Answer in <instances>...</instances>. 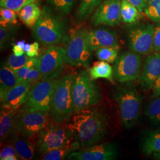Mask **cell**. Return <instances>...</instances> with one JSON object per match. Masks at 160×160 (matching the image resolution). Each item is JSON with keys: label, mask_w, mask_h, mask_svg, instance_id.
<instances>
[{"label": "cell", "mask_w": 160, "mask_h": 160, "mask_svg": "<svg viewBox=\"0 0 160 160\" xmlns=\"http://www.w3.org/2000/svg\"><path fill=\"white\" fill-rule=\"evenodd\" d=\"M67 126L72 133L75 141L82 148L105 137L108 120L101 111L92 107L74 113L68 120Z\"/></svg>", "instance_id": "obj_1"}, {"label": "cell", "mask_w": 160, "mask_h": 160, "mask_svg": "<svg viewBox=\"0 0 160 160\" xmlns=\"http://www.w3.org/2000/svg\"><path fill=\"white\" fill-rule=\"evenodd\" d=\"M75 75H63L56 79L49 115L51 120L62 124L74 113L72 87Z\"/></svg>", "instance_id": "obj_2"}, {"label": "cell", "mask_w": 160, "mask_h": 160, "mask_svg": "<svg viewBox=\"0 0 160 160\" xmlns=\"http://www.w3.org/2000/svg\"><path fill=\"white\" fill-rule=\"evenodd\" d=\"M114 97L119 105L123 125L131 128L136 125L141 112L142 97L140 92L133 83L126 82L116 87Z\"/></svg>", "instance_id": "obj_3"}, {"label": "cell", "mask_w": 160, "mask_h": 160, "mask_svg": "<svg viewBox=\"0 0 160 160\" xmlns=\"http://www.w3.org/2000/svg\"><path fill=\"white\" fill-rule=\"evenodd\" d=\"M32 32L34 38L43 45L51 46L63 39L67 32V25L65 21L55 15L48 7H45Z\"/></svg>", "instance_id": "obj_4"}, {"label": "cell", "mask_w": 160, "mask_h": 160, "mask_svg": "<svg viewBox=\"0 0 160 160\" xmlns=\"http://www.w3.org/2000/svg\"><path fill=\"white\" fill-rule=\"evenodd\" d=\"M74 113L92 108L101 98L98 88L91 80L89 72L82 70L75 75L72 87Z\"/></svg>", "instance_id": "obj_5"}, {"label": "cell", "mask_w": 160, "mask_h": 160, "mask_svg": "<svg viewBox=\"0 0 160 160\" xmlns=\"http://www.w3.org/2000/svg\"><path fill=\"white\" fill-rule=\"evenodd\" d=\"M73 140L74 138L72 133L67 126L50 122L36 137V146L38 152L43 155L61 148Z\"/></svg>", "instance_id": "obj_6"}, {"label": "cell", "mask_w": 160, "mask_h": 160, "mask_svg": "<svg viewBox=\"0 0 160 160\" xmlns=\"http://www.w3.org/2000/svg\"><path fill=\"white\" fill-rule=\"evenodd\" d=\"M87 32L86 29H80L70 34L66 48L67 63L76 67L89 66L92 51L88 44Z\"/></svg>", "instance_id": "obj_7"}, {"label": "cell", "mask_w": 160, "mask_h": 160, "mask_svg": "<svg viewBox=\"0 0 160 160\" xmlns=\"http://www.w3.org/2000/svg\"><path fill=\"white\" fill-rule=\"evenodd\" d=\"M56 79L37 81L31 87L20 111L49 112Z\"/></svg>", "instance_id": "obj_8"}, {"label": "cell", "mask_w": 160, "mask_h": 160, "mask_svg": "<svg viewBox=\"0 0 160 160\" xmlns=\"http://www.w3.org/2000/svg\"><path fill=\"white\" fill-rule=\"evenodd\" d=\"M16 116L15 133L28 139L35 137L49 123V112L20 111Z\"/></svg>", "instance_id": "obj_9"}, {"label": "cell", "mask_w": 160, "mask_h": 160, "mask_svg": "<svg viewBox=\"0 0 160 160\" xmlns=\"http://www.w3.org/2000/svg\"><path fill=\"white\" fill-rule=\"evenodd\" d=\"M67 63L66 49L51 45L40 57L42 80H55L63 71Z\"/></svg>", "instance_id": "obj_10"}, {"label": "cell", "mask_w": 160, "mask_h": 160, "mask_svg": "<svg viewBox=\"0 0 160 160\" xmlns=\"http://www.w3.org/2000/svg\"><path fill=\"white\" fill-rule=\"evenodd\" d=\"M141 55L133 51L123 52L113 66L115 80L120 83L132 82L139 78L142 69Z\"/></svg>", "instance_id": "obj_11"}, {"label": "cell", "mask_w": 160, "mask_h": 160, "mask_svg": "<svg viewBox=\"0 0 160 160\" xmlns=\"http://www.w3.org/2000/svg\"><path fill=\"white\" fill-rule=\"evenodd\" d=\"M154 27L149 23L132 26L128 31V44L132 51L141 55H149L154 51Z\"/></svg>", "instance_id": "obj_12"}, {"label": "cell", "mask_w": 160, "mask_h": 160, "mask_svg": "<svg viewBox=\"0 0 160 160\" xmlns=\"http://www.w3.org/2000/svg\"><path fill=\"white\" fill-rule=\"evenodd\" d=\"M78 151L71 152L67 157L68 160H112L116 158L118 148L112 143L92 144Z\"/></svg>", "instance_id": "obj_13"}, {"label": "cell", "mask_w": 160, "mask_h": 160, "mask_svg": "<svg viewBox=\"0 0 160 160\" xmlns=\"http://www.w3.org/2000/svg\"><path fill=\"white\" fill-rule=\"evenodd\" d=\"M122 0H103L91 17L94 26L108 25L115 26L120 23Z\"/></svg>", "instance_id": "obj_14"}, {"label": "cell", "mask_w": 160, "mask_h": 160, "mask_svg": "<svg viewBox=\"0 0 160 160\" xmlns=\"http://www.w3.org/2000/svg\"><path fill=\"white\" fill-rule=\"evenodd\" d=\"M160 77V53L148 55L143 61L139 80L141 87L146 90L152 89L155 82Z\"/></svg>", "instance_id": "obj_15"}, {"label": "cell", "mask_w": 160, "mask_h": 160, "mask_svg": "<svg viewBox=\"0 0 160 160\" xmlns=\"http://www.w3.org/2000/svg\"><path fill=\"white\" fill-rule=\"evenodd\" d=\"M89 46L92 51L104 47H110L119 49L120 44L118 35L111 30L105 28L94 29L87 32Z\"/></svg>", "instance_id": "obj_16"}, {"label": "cell", "mask_w": 160, "mask_h": 160, "mask_svg": "<svg viewBox=\"0 0 160 160\" xmlns=\"http://www.w3.org/2000/svg\"><path fill=\"white\" fill-rule=\"evenodd\" d=\"M32 84L26 80L21 81L16 86L0 94L1 102L10 104L18 109L24 103Z\"/></svg>", "instance_id": "obj_17"}, {"label": "cell", "mask_w": 160, "mask_h": 160, "mask_svg": "<svg viewBox=\"0 0 160 160\" xmlns=\"http://www.w3.org/2000/svg\"><path fill=\"white\" fill-rule=\"evenodd\" d=\"M17 110L10 104H1L0 111L1 142L12 133H15V122Z\"/></svg>", "instance_id": "obj_18"}, {"label": "cell", "mask_w": 160, "mask_h": 160, "mask_svg": "<svg viewBox=\"0 0 160 160\" xmlns=\"http://www.w3.org/2000/svg\"><path fill=\"white\" fill-rule=\"evenodd\" d=\"M12 145L17 151L20 160H36L38 157V149L29 139L17 134L12 138Z\"/></svg>", "instance_id": "obj_19"}, {"label": "cell", "mask_w": 160, "mask_h": 160, "mask_svg": "<svg viewBox=\"0 0 160 160\" xmlns=\"http://www.w3.org/2000/svg\"><path fill=\"white\" fill-rule=\"evenodd\" d=\"M91 80L104 78L114 83L113 68L108 62L100 61L94 62L93 65L88 69Z\"/></svg>", "instance_id": "obj_20"}, {"label": "cell", "mask_w": 160, "mask_h": 160, "mask_svg": "<svg viewBox=\"0 0 160 160\" xmlns=\"http://www.w3.org/2000/svg\"><path fill=\"white\" fill-rule=\"evenodd\" d=\"M18 12L19 17L24 24L29 28H33L40 18L42 10L34 2L24 6Z\"/></svg>", "instance_id": "obj_21"}, {"label": "cell", "mask_w": 160, "mask_h": 160, "mask_svg": "<svg viewBox=\"0 0 160 160\" xmlns=\"http://www.w3.org/2000/svg\"><path fill=\"white\" fill-rule=\"evenodd\" d=\"M20 81L14 71L7 64H4L0 71V94L16 86Z\"/></svg>", "instance_id": "obj_22"}, {"label": "cell", "mask_w": 160, "mask_h": 160, "mask_svg": "<svg viewBox=\"0 0 160 160\" xmlns=\"http://www.w3.org/2000/svg\"><path fill=\"white\" fill-rule=\"evenodd\" d=\"M102 1L103 0H81L80 6L75 15L77 23H81L86 20Z\"/></svg>", "instance_id": "obj_23"}, {"label": "cell", "mask_w": 160, "mask_h": 160, "mask_svg": "<svg viewBox=\"0 0 160 160\" xmlns=\"http://www.w3.org/2000/svg\"><path fill=\"white\" fill-rule=\"evenodd\" d=\"M80 148L79 145L73 140L61 148L52 150L42 155V159L44 160H64L71 152Z\"/></svg>", "instance_id": "obj_24"}, {"label": "cell", "mask_w": 160, "mask_h": 160, "mask_svg": "<svg viewBox=\"0 0 160 160\" xmlns=\"http://www.w3.org/2000/svg\"><path fill=\"white\" fill-rule=\"evenodd\" d=\"M141 17V12L135 6H133L128 0H122L121 18L124 23H137Z\"/></svg>", "instance_id": "obj_25"}, {"label": "cell", "mask_w": 160, "mask_h": 160, "mask_svg": "<svg viewBox=\"0 0 160 160\" xmlns=\"http://www.w3.org/2000/svg\"><path fill=\"white\" fill-rule=\"evenodd\" d=\"M142 149L143 153L146 155L160 152V131L148 133L143 139Z\"/></svg>", "instance_id": "obj_26"}, {"label": "cell", "mask_w": 160, "mask_h": 160, "mask_svg": "<svg viewBox=\"0 0 160 160\" xmlns=\"http://www.w3.org/2000/svg\"><path fill=\"white\" fill-rule=\"evenodd\" d=\"M145 110V114L155 126H160V96L152 98Z\"/></svg>", "instance_id": "obj_27"}, {"label": "cell", "mask_w": 160, "mask_h": 160, "mask_svg": "<svg viewBox=\"0 0 160 160\" xmlns=\"http://www.w3.org/2000/svg\"><path fill=\"white\" fill-rule=\"evenodd\" d=\"M118 49L104 47L97 49L96 55L99 61H106L108 63H114L118 58Z\"/></svg>", "instance_id": "obj_28"}, {"label": "cell", "mask_w": 160, "mask_h": 160, "mask_svg": "<svg viewBox=\"0 0 160 160\" xmlns=\"http://www.w3.org/2000/svg\"><path fill=\"white\" fill-rule=\"evenodd\" d=\"M145 14L155 23H160V0H148Z\"/></svg>", "instance_id": "obj_29"}, {"label": "cell", "mask_w": 160, "mask_h": 160, "mask_svg": "<svg viewBox=\"0 0 160 160\" xmlns=\"http://www.w3.org/2000/svg\"><path fill=\"white\" fill-rule=\"evenodd\" d=\"M76 0H47V2L54 8L63 14H69L74 5Z\"/></svg>", "instance_id": "obj_30"}, {"label": "cell", "mask_w": 160, "mask_h": 160, "mask_svg": "<svg viewBox=\"0 0 160 160\" xmlns=\"http://www.w3.org/2000/svg\"><path fill=\"white\" fill-rule=\"evenodd\" d=\"M16 28L12 24L7 26H0V48L1 50L4 49L9 43L12 35L16 32Z\"/></svg>", "instance_id": "obj_31"}, {"label": "cell", "mask_w": 160, "mask_h": 160, "mask_svg": "<svg viewBox=\"0 0 160 160\" xmlns=\"http://www.w3.org/2000/svg\"><path fill=\"white\" fill-rule=\"evenodd\" d=\"M17 23V14L15 11L4 7H1L0 24L1 26L14 25Z\"/></svg>", "instance_id": "obj_32"}, {"label": "cell", "mask_w": 160, "mask_h": 160, "mask_svg": "<svg viewBox=\"0 0 160 160\" xmlns=\"http://www.w3.org/2000/svg\"><path fill=\"white\" fill-rule=\"evenodd\" d=\"M36 0H0L1 7H4L12 10L15 12H20L24 6Z\"/></svg>", "instance_id": "obj_33"}, {"label": "cell", "mask_w": 160, "mask_h": 160, "mask_svg": "<svg viewBox=\"0 0 160 160\" xmlns=\"http://www.w3.org/2000/svg\"><path fill=\"white\" fill-rule=\"evenodd\" d=\"M30 58L26 53H24L23 55L19 57L15 54H12L8 58L6 64L12 69L16 70L26 66Z\"/></svg>", "instance_id": "obj_34"}, {"label": "cell", "mask_w": 160, "mask_h": 160, "mask_svg": "<svg viewBox=\"0 0 160 160\" xmlns=\"http://www.w3.org/2000/svg\"><path fill=\"white\" fill-rule=\"evenodd\" d=\"M42 79V75L40 72V59L33 68L30 70L29 73L26 76V81L34 83Z\"/></svg>", "instance_id": "obj_35"}, {"label": "cell", "mask_w": 160, "mask_h": 160, "mask_svg": "<svg viewBox=\"0 0 160 160\" xmlns=\"http://www.w3.org/2000/svg\"><path fill=\"white\" fill-rule=\"evenodd\" d=\"M16 155L18 156L17 151L13 145L6 146L4 148L2 149L0 153V160H6V158L10 156ZM19 157V156H18Z\"/></svg>", "instance_id": "obj_36"}, {"label": "cell", "mask_w": 160, "mask_h": 160, "mask_svg": "<svg viewBox=\"0 0 160 160\" xmlns=\"http://www.w3.org/2000/svg\"><path fill=\"white\" fill-rule=\"evenodd\" d=\"M153 50L155 52L160 53V23H158L154 27Z\"/></svg>", "instance_id": "obj_37"}, {"label": "cell", "mask_w": 160, "mask_h": 160, "mask_svg": "<svg viewBox=\"0 0 160 160\" xmlns=\"http://www.w3.org/2000/svg\"><path fill=\"white\" fill-rule=\"evenodd\" d=\"M133 6H135L138 10L141 13L145 11L148 3V0H128Z\"/></svg>", "instance_id": "obj_38"}, {"label": "cell", "mask_w": 160, "mask_h": 160, "mask_svg": "<svg viewBox=\"0 0 160 160\" xmlns=\"http://www.w3.org/2000/svg\"><path fill=\"white\" fill-rule=\"evenodd\" d=\"M30 69L31 68H30L26 66H24L22 68H20L16 70H14V71L20 81H24L26 80V76L29 73Z\"/></svg>", "instance_id": "obj_39"}, {"label": "cell", "mask_w": 160, "mask_h": 160, "mask_svg": "<svg viewBox=\"0 0 160 160\" xmlns=\"http://www.w3.org/2000/svg\"><path fill=\"white\" fill-rule=\"evenodd\" d=\"M39 48V45L38 42H35L30 45V49L29 51L26 53V54L29 57H34L38 55V51Z\"/></svg>", "instance_id": "obj_40"}, {"label": "cell", "mask_w": 160, "mask_h": 160, "mask_svg": "<svg viewBox=\"0 0 160 160\" xmlns=\"http://www.w3.org/2000/svg\"><path fill=\"white\" fill-rule=\"evenodd\" d=\"M152 98L160 96V77L155 82L152 88Z\"/></svg>", "instance_id": "obj_41"}, {"label": "cell", "mask_w": 160, "mask_h": 160, "mask_svg": "<svg viewBox=\"0 0 160 160\" xmlns=\"http://www.w3.org/2000/svg\"><path fill=\"white\" fill-rule=\"evenodd\" d=\"M12 52H13L14 54H15L16 56H18V57L22 56V55H23L24 53H25L24 49L19 46H18L16 44L13 46Z\"/></svg>", "instance_id": "obj_42"}, {"label": "cell", "mask_w": 160, "mask_h": 160, "mask_svg": "<svg viewBox=\"0 0 160 160\" xmlns=\"http://www.w3.org/2000/svg\"><path fill=\"white\" fill-rule=\"evenodd\" d=\"M30 45H31V44L28 43H26V44H25V45H24V51L25 53H26L30 50Z\"/></svg>", "instance_id": "obj_43"}, {"label": "cell", "mask_w": 160, "mask_h": 160, "mask_svg": "<svg viewBox=\"0 0 160 160\" xmlns=\"http://www.w3.org/2000/svg\"><path fill=\"white\" fill-rule=\"evenodd\" d=\"M25 44H26V42H25V41H24V40L18 41L17 43H16V45H17L18 46H20V47H21V48H22L23 49H24V47Z\"/></svg>", "instance_id": "obj_44"}, {"label": "cell", "mask_w": 160, "mask_h": 160, "mask_svg": "<svg viewBox=\"0 0 160 160\" xmlns=\"http://www.w3.org/2000/svg\"><path fill=\"white\" fill-rule=\"evenodd\" d=\"M152 157L155 160H160V152L152 154Z\"/></svg>", "instance_id": "obj_45"}]
</instances>
